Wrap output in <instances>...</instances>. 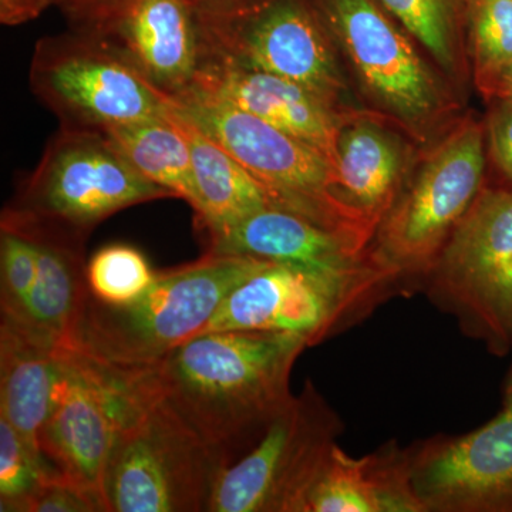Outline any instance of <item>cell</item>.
Returning a JSON list of instances; mask_svg holds the SVG:
<instances>
[{
	"instance_id": "ffe728a7",
	"label": "cell",
	"mask_w": 512,
	"mask_h": 512,
	"mask_svg": "<svg viewBox=\"0 0 512 512\" xmlns=\"http://www.w3.org/2000/svg\"><path fill=\"white\" fill-rule=\"evenodd\" d=\"M305 512H426L414 491L407 447L387 441L349 456L339 444L306 500Z\"/></svg>"
},
{
	"instance_id": "8992f818",
	"label": "cell",
	"mask_w": 512,
	"mask_h": 512,
	"mask_svg": "<svg viewBox=\"0 0 512 512\" xmlns=\"http://www.w3.org/2000/svg\"><path fill=\"white\" fill-rule=\"evenodd\" d=\"M420 292L493 356L512 353V187L485 184Z\"/></svg>"
},
{
	"instance_id": "1f68e13d",
	"label": "cell",
	"mask_w": 512,
	"mask_h": 512,
	"mask_svg": "<svg viewBox=\"0 0 512 512\" xmlns=\"http://www.w3.org/2000/svg\"><path fill=\"white\" fill-rule=\"evenodd\" d=\"M53 5L56 0H0V20L3 25H22Z\"/></svg>"
},
{
	"instance_id": "2e32d148",
	"label": "cell",
	"mask_w": 512,
	"mask_h": 512,
	"mask_svg": "<svg viewBox=\"0 0 512 512\" xmlns=\"http://www.w3.org/2000/svg\"><path fill=\"white\" fill-rule=\"evenodd\" d=\"M192 84L315 147L335 167L340 126L353 110L336 109L301 84L218 56H202Z\"/></svg>"
},
{
	"instance_id": "cb8c5ba5",
	"label": "cell",
	"mask_w": 512,
	"mask_h": 512,
	"mask_svg": "<svg viewBox=\"0 0 512 512\" xmlns=\"http://www.w3.org/2000/svg\"><path fill=\"white\" fill-rule=\"evenodd\" d=\"M387 12L419 40L444 73L458 77L466 70L461 12L467 0H380Z\"/></svg>"
},
{
	"instance_id": "7402d4cb",
	"label": "cell",
	"mask_w": 512,
	"mask_h": 512,
	"mask_svg": "<svg viewBox=\"0 0 512 512\" xmlns=\"http://www.w3.org/2000/svg\"><path fill=\"white\" fill-rule=\"evenodd\" d=\"M173 116L183 130L191 151L197 205L194 211L205 234L222 231L271 204L264 185L200 128Z\"/></svg>"
},
{
	"instance_id": "7a4b0ae2",
	"label": "cell",
	"mask_w": 512,
	"mask_h": 512,
	"mask_svg": "<svg viewBox=\"0 0 512 512\" xmlns=\"http://www.w3.org/2000/svg\"><path fill=\"white\" fill-rule=\"evenodd\" d=\"M259 258L207 252L198 261L157 272L137 301L111 306L89 291L63 348L123 367L151 366L200 335L221 303L258 266Z\"/></svg>"
},
{
	"instance_id": "83f0119b",
	"label": "cell",
	"mask_w": 512,
	"mask_h": 512,
	"mask_svg": "<svg viewBox=\"0 0 512 512\" xmlns=\"http://www.w3.org/2000/svg\"><path fill=\"white\" fill-rule=\"evenodd\" d=\"M57 473L46 458L36 456L0 416V511L22 512L37 487Z\"/></svg>"
},
{
	"instance_id": "44dd1931",
	"label": "cell",
	"mask_w": 512,
	"mask_h": 512,
	"mask_svg": "<svg viewBox=\"0 0 512 512\" xmlns=\"http://www.w3.org/2000/svg\"><path fill=\"white\" fill-rule=\"evenodd\" d=\"M59 346L25 323L0 322V416L43 457L40 431L52 410L60 376Z\"/></svg>"
},
{
	"instance_id": "e0dca14e",
	"label": "cell",
	"mask_w": 512,
	"mask_h": 512,
	"mask_svg": "<svg viewBox=\"0 0 512 512\" xmlns=\"http://www.w3.org/2000/svg\"><path fill=\"white\" fill-rule=\"evenodd\" d=\"M97 37L167 96L185 92L200 72L201 30L191 0H137Z\"/></svg>"
},
{
	"instance_id": "6da1fadb",
	"label": "cell",
	"mask_w": 512,
	"mask_h": 512,
	"mask_svg": "<svg viewBox=\"0 0 512 512\" xmlns=\"http://www.w3.org/2000/svg\"><path fill=\"white\" fill-rule=\"evenodd\" d=\"M305 340L225 330L194 336L151 365L158 393L231 466L291 402Z\"/></svg>"
},
{
	"instance_id": "d6986e66",
	"label": "cell",
	"mask_w": 512,
	"mask_h": 512,
	"mask_svg": "<svg viewBox=\"0 0 512 512\" xmlns=\"http://www.w3.org/2000/svg\"><path fill=\"white\" fill-rule=\"evenodd\" d=\"M407 144L383 121L350 111L340 126L336 153V194L377 229L403 190Z\"/></svg>"
},
{
	"instance_id": "4fadbf2b",
	"label": "cell",
	"mask_w": 512,
	"mask_h": 512,
	"mask_svg": "<svg viewBox=\"0 0 512 512\" xmlns=\"http://www.w3.org/2000/svg\"><path fill=\"white\" fill-rule=\"evenodd\" d=\"M326 20L369 96L421 134L450 110V97L412 40L373 0H323Z\"/></svg>"
},
{
	"instance_id": "52a82bcc",
	"label": "cell",
	"mask_w": 512,
	"mask_h": 512,
	"mask_svg": "<svg viewBox=\"0 0 512 512\" xmlns=\"http://www.w3.org/2000/svg\"><path fill=\"white\" fill-rule=\"evenodd\" d=\"M394 296H402L394 276L342 278L261 259L228 293L202 333H288L312 348L359 325Z\"/></svg>"
},
{
	"instance_id": "7c38bea8",
	"label": "cell",
	"mask_w": 512,
	"mask_h": 512,
	"mask_svg": "<svg viewBox=\"0 0 512 512\" xmlns=\"http://www.w3.org/2000/svg\"><path fill=\"white\" fill-rule=\"evenodd\" d=\"M168 197L100 131L62 127L8 208L90 234L124 208Z\"/></svg>"
},
{
	"instance_id": "ac0fdd59",
	"label": "cell",
	"mask_w": 512,
	"mask_h": 512,
	"mask_svg": "<svg viewBox=\"0 0 512 512\" xmlns=\"http://www.w3.org/2000/svg\"><path fill=\"white\" fill-rule=\"evenodd\" d=\"M2 220L23 229L36 245L37 274L30 293L26 325L63 348L72 336L89 295L86 275L89 232L8 207L3 211Z\"/></svg>"
},
{
	"instance_id": "ba28073f",
	"label": "cell",
	"mask_w": 512,
	"mask_h": 512,
	"mask_svg": "<svg viewBox=\"0 0 512 512\" xmlns=\"http://www.w3.org/2000/svg\"><path fill=\"white\" fill-rule=\"evenodd\" d=\"M227 467L157 389L111 454L104 478L107 511H210Z\"/></svg>"
},
{
	"instance_id": "836d02e7",
	"label": "cell",
	"mask_w": 512,
	"mask_h": 512,
	"mask_svg": "<svg viewBox=\"0 0 512 512\" xmlns=\"http://www.w3.org/2000/svg\"><path fill=\"white\" fill-rule=\"evenodd\" d=\"M238 0H191L198 15H207V13L218 12L228 8V6L234 5Z\"/></svg>"
},
{
	"instance_id": "30bf717a",
	"label": "cell",
	"mask_w": 512,
	"mask_h": 512,
	"mask_svg": "<svg viewBox=\"0 0 512 512\" xmlns=\"http://www.w3.org/2000/svg\"><path fill=\"white\" fill-rule=\"evenodd\" d=\"M30 86L63 128L76 130L103 131L165 117L174 106L119 50L80 32L39 40Z\"/></svg>"
},
{
	"instance_id": "5b68a950",
	"label": "cell",
	"mask_w": 512,
	"mask_h": 512,
	"mask_svg": "<svg viewBox=\"0 0 512 512\" xmlns=\"http://www.w3.org/2000/svg\"><path fill=\"white\" fill-rule=\"evenodd\" d=\"M52 410L40 431L57 473L104 500V478L123 431L157 394L150 366L123 367L60 348Z\"/></svg>"
},
{
	"instance_id": "d4e9b609",
	"label": "cell",
	"mask_w": 512,
	"mask_h": 512,
	"mask_svg": "<svg viewBox=\"0 0 512 512\" xmlns=\"http://www.w3.org/2000/svg\"><path fill=\"white\" fill-rule=\"evenodd\" d=\"M466 10L474 82L488 100L512 60V0H467Z\"/></svg>"
},
{
	"instance_id": "f546056e",
	"label": "cell",
	"mask_w": 512,
	"mask_h": 512,
	"mask_svg": "<svg viewBox=\"0 0 512 512\" xmlns=\"http://www.w3.org/2000/svg\"><path fill=\"white\" fill-rule=\"evenodd\" d=\"M490 113L485 123L487 153L500 184L512 187V97L490 100Z\"/></svg>"
},
{
	"instance_id": "9a60e30c",
	"label": "cell",
	"mask_w": 512,
	"mask_h": 512,
	"mask_svg": "<svg viewBox=\"0 0 512 512\" xmlns=\"http://www.w3.org/2000/svg\"><path fill=\"white\" fill-rule=\"evenodd\" d=\"M205 237L207 252L214 254L252 256L342 278L390 275L397 279L379 264L370 245L279 205H266L238 224Z\"/></svg>"
},
{
	"instance_id": "9c48e42d",
	"label": "cell",
	"mask_w": 512,
	"mask_h": 512,
	"mask_svg": "<svg viewBox=\"0 0 512 512\" xmlns=\"http://www.w3.org/2000/svg\"><path fill=\"white\" fill-rule=\"evenodd\" d=\"M343 429L339 414L306 382L256 446L222 470L210 511L305 512Z\"/></svg>"
},
{
	"instance_id": "f1b7e54d",
	"label": "cell",
	"mask_w": 512,
	"mask_h": 512,
	"mask_svg": "<svg viewBox=\"0 0 512 512\" xmlns=\"http://www.w3.org/2000/svg\"><path fill=\"white\" fill-rule=\"evenodd\" d=\"M22 512H107L100 498L59 473L37 487Z\"/></svg>"
},
{
	"instance_id": "5bb4252c",
	"label": "cell",
	"mask_w": 512,
	"mask_h": 512,
	"mask_svg": "<svg viewBox=\"0 0 512 512\" xmlns=\"http://www.w3.org/2000/svg\"><path fill=\"white\" fill-rule=\"evenodd\" d=\"M412 483L426 512H512V384L484 426L437 434L407 447Z\"/></svg>"
},
{
	"instance_id": "277c9868",
	"label": "cell",
	"mask_w": 512,
	"mask_h": 512,
	"mask_svg": "<svg viewBox=\"0 0 512 512\" xmlns=\"http://www.w3.org/2000/svg\"><path fill=\"white\" fill-rule=\"evenodd\" d=\"M485 127L460 121L409 175L376 229L370 249L399 279L403 296L420 292L458 222L485 187Z\"/></svg>"
},
{
	"instance_id": "484cf974",
	"label": "cell",
	"mask_w": 512,
	"mask_h": 512,
	"mask_svg": "<svg viewBox=\"0 0 512 512\" xmlns=\"http://www.w3.org/2000/svg\"><path fill=\"white\" fill-rule=\"evenodd\" d=\"M87 286L97 301L123 306L137 301L156 281L146 256L131 245L101 248L87 262Z\"/></svg>"
},
{
	"instance_id": "8fae6325",
	"label": "cell",
	"mask_w": 512,
	"mask_h": 512,
	"mask_svg": "<svg viewBox=\"0 0 512 512\" xmlns=\"http://www.w3.org/2000/svg\"><path fill=\"white\" fill-rule=\"evenodd\" d=\"M198 15V13H197ZM202 56H218L301 84L336 109L348 84L332 40L315 10L303 0H239L198 15Z\"/></svg>"
},
{
	"instance_id": "3957f363",
	"label": "cell",
	"mask_w": 512,
	"mask_h": 512,
	"mask_svg": "<svg viewBox=\"0 0 512 512\" xmlns=\"http://www.w3.org/2000/svg\"><path fill=\"white\" fill-rule=\"evenodd\" d=\"M171 99L175 111L264 185L271 204L372 244L376 228L340 200L335 167L325 154L194 84Z\"/></svg>"
},
{
	"instance_id": "603a6c76",
	"label": "cell",
	"mask_w": 512,
	"mask_h": 512,
	"mask_svg": "<svg viewBox=\"0 0 512 512\" xmlns=\"http://www.w3.org/2000/svg\"><path fill=\"white\" fill-rule=\"evenodd\" d=\"M128 163L194 210L197 205L191 151L183 130L171 114L156 119L131 121L100 131Z\"/></svg>"
},
{
	"instance_id": "d6a6232c",
	"label": "cell",
	"mask_w": 512,
	"mask_h": 512,
	"mask_svg": "<svg viewBox=\"0 0 512 512\" xmlns=\"http://www.w3.org/2000/svg\"><path fill=\"white\" fill-rule=\"evenodd\" d=\"M495 97H512V60L511 63L505 67L501 76L498 77L493 92H491L490 97H488V101L495 99Z\"/></svg>"
},
{
	"instance_id": "4dcf8cb0",
	"label": "cell",
	"mask_w": 512,
	"mask_h": 512,
	"mask_svg": "<svg viewBox=\"0 0 512 512\" xmlns=\"http://www.w3.org/2000/svg\"><path fill=\"white\" fill-rule=\"evenodd\" d=\"M137 0H56L74 32L99 36L117 22Z\"/></svg>"
},
{
	"instance_id": "4316f807",
	"label": "cell",
	"mask_w": 512,
	"mask_h": 512,
	"mask_svg": "<svg viewBox=\"0 0 512 512\" xmlns=\"http://www.w3.org/2000/svg\"><path fill=\"white\" fill-rule=\"evenodd\" d=\"M37 252L23 229L0 224V306L2 318L28 323L30 293L35 286Z\"/></svg>"
},
{
	"instance_id": "e575fe53",
	"label": "cell",
	"mask_w": 512,
	"mask_h": 512,
	"mask_svg": "<svg viewBox=\"0 0 512 512\" xmlns=\"http://www.w3.org/2000/svg\"><path fill=\"white\" fill-rule=\"evenodd\" d=\"M511 363L510 367H508L507 377H505V384H512V353H511Z\"/></svg>"
}]
</instances>
